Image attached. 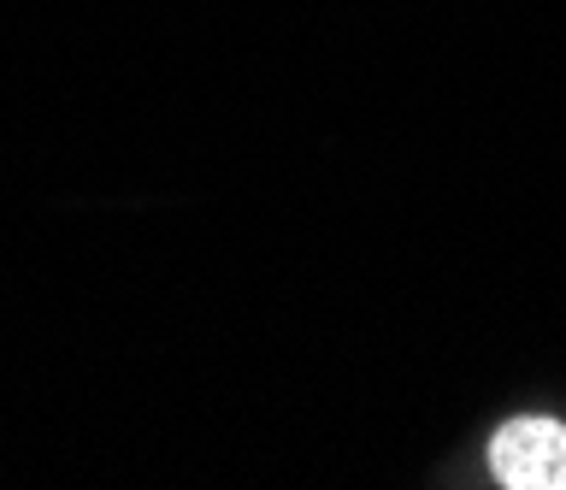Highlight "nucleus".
<instances>
[{
	"label": "nucleus",
	"mask_w": 566,
	"mask_h": 490,
	"mask_svg": "<svg viewBox=\"0 0 566 490\" xmlns=\"http://www.w3.org/2000/svg\"><path fill=\"white\" fill-rule=\"evenodd\" d=\"M490 472L507 490H566V426L513 419L490 437Z\"/></svg>",
	"instance_id": "1"
}]
</instances>
